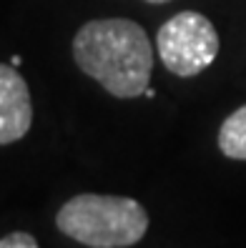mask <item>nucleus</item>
Segmentation results:
<instances>
[{
	"mask_svg": "<svg viewBox=\"0 0 246 248\" xmlns=\"http://www.w3.org/2000/svg\"><path fill=\"white\" fill-rule=\"evenodd\" d=\"M146 3H153V5H161V3H171V0H146Z\"/></svg>",
	"mask_w": 246,
	"mask_h": 248,
	"instance_id": "obj_8",
	"label": "nucleus"
},
{
	"mask_svg": "<svg viewBox=\"0 0 246 248\" xmlns=\"http://www.w3.org/2000/svg\"><path fill=\"white\" fill-rule=\"evenodd\" d=\"M33 123V103L28 83L16 65L0 63V145L25 138Z\"/></svg>",
	"mask_w": 246,
	"mask_h": 248,
	"instance_id": "obj_4",
	"label": "nucleus"
},
{
	"mask_svg": "<svg viewBox=\"0 0 246 248\" xmlns=\"http://www.w3.org/2000/svg\"><path fill=\"white\" fill-rule=\"evenodd\" d=\"M221 40L213 23L196 10H183L168 18L156 35V50L166 70L179 78L204 73L219 55Z\"/></svg>",
	"mask_w": 246,
	"mask_h": 248,
	"instance_id": "obj_3",
	"label": "nucleus"
},
{
	"mask_svg": "<svg viewBox=\"0 0 246 248\" xmlns=\"http://www.w3.org/2000/svg\"><path fill=\"white\" fill-rule=\"evenodd\" d=\"M219 148L231 160H246V106L236 108L219 128Z\"/></svg>",
	"mask_w": 246,
	"mask_h": 248,
	"instance_id": "obj_5",
	"label": "nucleus"
},
{
	"mask_svg": "<svg viewBox=\"0 0 246 248\" xmlns=\"http://www.w3.org/2000/svg\"><path fill=\"white\" fill-rule=\"evenodd\" d=\"M10 65H20V55H13L10 58Z\"/></svg>",
	"mask_w": 246,
	"mask_h": 248,
	"instance_id": "obj_7",
	"label": "nucleus"
},
{
	"mask_svg": "<svg viewBox=\"0 0 246 248\" xmlns=\"http://www.w3.org/2000/svg\"><path fill=\"white\" fill-rule=\"evenodd\" d=\"M0 248H40L38 241L25 231H13L8 236L0 238Z\"/></svg>",
	"mask_w": 246,
	"mask_h": 248,
	"instance_id": "obj_6",
	"label": "nucleus"
},
{
	"mask_svg": "<svg viewBox=\"0 0 246 248\" xmlns=\"http://www.w3.org/2000/svg\"><path fill=\"white\" fill-rule=\"evenodd\" d=\"M73 61L111 95L138 98L151 83L153 46L133 20H88L73 38Z\"/></svg>",
	"mask_w": 246,
	"mask_h": 248,
	"instance_id": "obj_1",
	"label": "nucleus"
},
{
	"mask_svg": "<svg viewBox=\"0 0 246 248\" xmlns=\"http://www.w3.org/2000/svg\"><path fill=\"white\" fill-rule=\"evenodd\" d=\"M55 226L88 248H128L148 231V213L136 198L81 193L66 201Z\"/></svg>",
	"mask_w": 246,
	"mask_h": 248,
	"instance_id": "obj_2",
	"label": "nucleus"
},
{
	"mask_svg": "<svg viewBox=\"0 0 246 248\" xmlns=\"http://www.w3.org/2000/svg\"><path fill=\"white\" fill-rule=\"evenodd\" d=\"M146 98H156V91L153 88H146Z\"/></svg>",
	"mask_w": 246,
	"mask_h": 248,
	"instance_id": "obj_9",
	"label": "nucleus"
}]
</instances>
